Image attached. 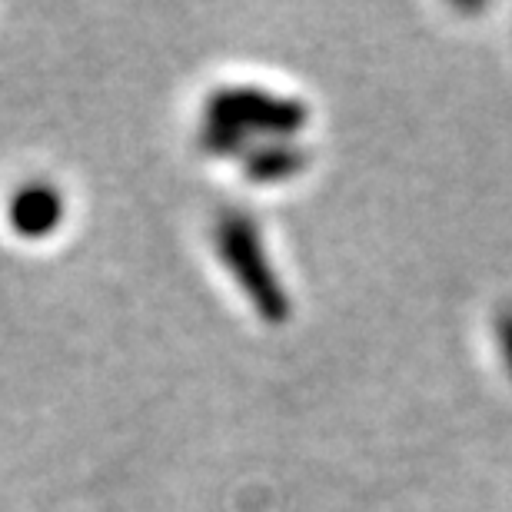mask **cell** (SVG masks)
I'll return each instance as SVG.
<instances>
[{
	"label": "cell",
	"instance_id": "obj_5",
	"mask_svg": "<svg viewBox=\"0 0 512 512\" xmlns=\"http://www.w3.org/2000/svg\"><path fill=\"white\" fill-rule=\"evenodd\" d=\"M499 336H503V353H506V363H509V370H512V313L503 320V326H499Z\"/></svg>",
	"mask_w": 512,
	"mask_h": 512
},
{
	"label": "cell",
	"instance_id": "obj_2",
	"mask_svg": "<svg viewBox=\"0 0 512 512\" xmlns=\"http://www.w3.org/2000/svg\"><path fill=\"white\" fill-rule=\"evenodd\" d=\"M210 117L223 127L243 133V137H247V130L286 137V133L303 127L306 110L296 100H280L273 94H260V90H223V94L213 97Z\"/></svg>",
	"mask_w": 512,
	"mask_h": 512
},
{
	"label": "cell",
	"instance_id": "obj_1",
	"mask_svg": "<svg viewBox=\"0 0 512 512\" xmlns=\"http://www.w3.org/2000/svg\"><path fill=\"white\" fill-rule=\"evenodd\" d=\"M217 240H220V253H223V260H227L230 273L240 280V286L256 303V310L270 316L273 323H283L286 296L270 270V260H266V253L260 247V237H256L253 223L243 217H227L220 223Z\"/></svg>",
	"mask_w": 512,
	"mask_h": 512
},
{
	"label": "cell",
	"instance_id": "obj_4",
	"mask_svg": "<svg viewBox=\"0 0 512 512\" xmlns=\"http://www.w3.org/2000/svg\"><path fill=\"white\" fill-rule=\"evenodd\" d=\"M303 167V153L296 147H273L260 150L250 160V177L253 180H286Z\"/></svg>",
	"mask_w": 512,
	"mask_h": 512
},
{
	"label": "cell",
	"instance_id": "obj_3",
	"mask_svg": "<svg viewBox=\"0 0 512 512\" xmlns=\"http://www.w3.org/2000/svg\"><path fill=\"white\" fill-rule=\"evenodd\" d=\"M7 220L20 237L27 240H37V237H47L60 227L64 220V200L54 187L47 183H27L20 187L14 197H10V207H7Z\"/></svg>",
	"mask_w": 512,
	"mask_h": 512
}]
</instances>
